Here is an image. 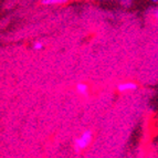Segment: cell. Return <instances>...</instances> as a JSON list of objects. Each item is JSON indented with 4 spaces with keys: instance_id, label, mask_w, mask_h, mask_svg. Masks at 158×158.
<instances>
[{
    "instance_id": "cell-1",
    "label": "cell",
    "mask_w": 158,
    "mask_h": 158,
    "mask_svg": "<svg viewBox=\"0 0 158 158\" xmlns=\"http://www.w3.org/2000/svg\"><path fill=\"white\" fill-rule=\"evenodd\" d=\"M92 138H93L92 131H90V129L85 131V132L83 133L81 136L77 137V139H75V142H74V149H75V152L79 153V152H82L83 149H85V148L91 144Z\"/></svg>"
},
{
    "instance_id": "cell-4",
    "label": "cell",
    "mask_w": 158,
    "mask_h": 158,
    "mask_svg": "<svg viewBox=\"0 0 158 158\" xmlns=\"http://www.w3.org/2000/svg\"><path fill=\"white\" fill-rule=\"evenodd\" d=\"M66 1H63V0H42L41 3L42 5H62V3H65Z\"/></svg>"
},
{
    "instance_id": "cell-5",
    "label": "cell",
    "mask_w": 158,
    "mask_h": 158,
    "mask_svg": "<svg viewBox=\"0 0 158 158\" xmlns=\"http://www.w3.org/2000/svg\"><path fill=\"white\" fill-rule=\"evenodd\" d=\"M33 50H37V51H40V50H42L43 49V43L42 42H40V41H37V42H34L33 43Z\"/></svg>"
},
{
    "instance_id": "cell-3",
    "label": "cell",
    "mask_w": 158,
    "mask_h": 158,
    "mask_svg": "<svg viewBox=\"0 0 158 158\" xmlns=\"http://www.w3.org/2000/svg\"><path fill=\"white\" fill-rule=\"evenodd\" d=\"M77 92L79 93V94L86 95L87 92H89V86H87V84H85V83H77Z\"/></svg>"
},
{
    "instance_id": "cell-6",
    "label": "cell",
    "mask_w": 158,
    "mask_h": 158,
    "mask_svg": "<svg viewBox=\"0 0 158 158\" xmlns=\"http://www.w3.org/2000/svg\"><path fill=\"white\" fill-rule=\"evenodd\" d=\"M122 3H123V5L124 6H129V5H132V1H122Z\"/></svg>"
},
{
    "instance_id": "cell-2",
    "label": "cell",
    "mask_w": 158,
    "mask_h": 158,
    "mask_svg": "<svg viewBox=\"0 0 158 158\" xmlns=\"http://www.w3.org/2000/svg\"><path fill=\"white\" fill-rule=\"evenodd\" d=\"M138 85L134 82H125V83H121L117 85V90L118 92H127V91H134L136 90Z\"/></svg>"
}]
</instances>
